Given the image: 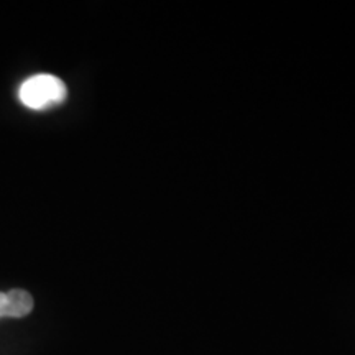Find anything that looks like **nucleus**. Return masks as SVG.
I'll list each match as a JSON object with an SVG mask.
<instances>
[{"instance_id":"f03ea898","label":"nucleus","mask_w":355,"mask_h":355,"mask_svg":"<svg viewBox=\"0 0 355 355\" xmlns=\"http://www.w3.org/2000/svg\"><path fill=\"white\" fill-rule=\"evenodd\" d=\"M33 309V298L25 290L0 293V318H24Z\"/></svg>"},{"instance_id":"f257e3e1","label":"nucleus","mask_w":355,"mask_h":355,"mask_svg":"<svg viewBox=\"0 0 355 355\" xmlns=\"http://www.w3.org/2000/svg\"><path fill=\"white\" fill-rule=\"evenodd\" d=\"M20 101L33 110H44L60 105L68 97L66 84L53 74H35L20 86Z\"/></svg>"}]
</instances>
